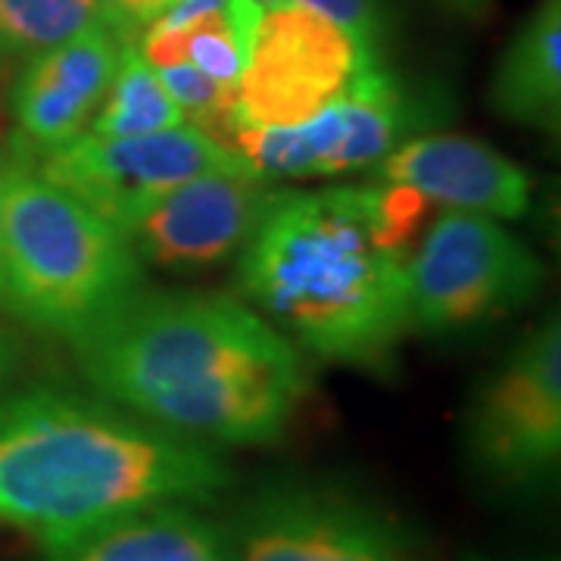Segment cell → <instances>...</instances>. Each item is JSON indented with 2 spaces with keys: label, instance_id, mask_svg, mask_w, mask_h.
<instances>
[{
  "label": "cell",
  "instance_id": "obj_20",
  "mask_svg": "<svg viewBox=\"0 0 561 561\" xmlns=\"http://www.w3.org/2000/svg\"><path fill=\"white\" fill-rule=\"evenodd\" d=\"M20 362H22L20 337H16L7 324H0V393L7 390V383L13 381V375L20 371Z\"/></svg>",
  "mask_w": 561,
  "mask_h": 561
},
{
  "label": "cell",
  "instance_id": "obj_6",
  "mask_svg": "<svg viewBox=\"0 0 561 561\" xmlns=\"http://www.w3.org/2000/svg\"><path fill=\"white\" fill-rule=\"evenodd\" d=\"M228 534L234 561H434L397 512L324 478L260 483Z\"/></svg>",
  "mask_w": 561,
  "mask_h": 561
},
{
  "label": "cell",
  "instance_id": "obj_16",
  "mask_svg": "<svg viewBox=\"0 0 561 561\" xmlns=\"http://www.w3.org/2000/svg\"><path fill=\"white\" fill-rule=\"evenodd\" d=\"M175 125H184L179 103L162 84L160 72L140 57L135 41H125L119 66L88 131L101 138H128L165 131Z\"/></svg>",
  "mask_w": 561,
  "mask_h": 561
},
{
  "label": "cell",
  "instance_id": "obj_12",
  "mask_svg": "<svg viewBox=\"0 0 561 561\" xmlns=\"http://www.w3.org/2000/svg\"><path fill=\"white\" fill-rule=\"evenodd\" d=\"M122 44L110 28L91 25L76 38L28 57L10 91L13 135L7 150L32 162L81 138L106 98Z\"/></svg>",
  "mask_w": 561,
  "mask_h": 561
},
{
  "label": "cell",
  "instance_id": "obj_19",
  "mask_svg": "<svg viewBox=\"0 0 561 561\" xmlns=\"http://www.w3.org/2000/svg\"><path fill=\"white\" fill-rule=\"evenodd\" d=\"M101 25L119 41H138V35L157 20L153 0H94Z\"/></svg>",
  "mask_w": 561,
  "mask_h": 561
},
{
  "label": "cell",
  "instance_id": "obj_10",
  "mask_svg": "<svg viewBox=\"0 0 561 561\" xmlns=\"http://www.w3.org/2000/svg\"><path fill=\"white\" fill-rule=\"evenodd\" d=\"M28 165L88 203L119 231L184 181L221 169H250L238 153L187 122L128 138H101L84 131L66 147L41 153Z\"/></svg>",
  "mask_w": 561,
  "mask_h": 561
},
{
  "label": "cell",
  "instance_id": "obj_18",
  "mask_svg": "<svg viewBox=\"0 0 561 561\" xmlns=\"http://www.w3.org/2000/svg\"><path fill=\"white\" fill-rule=\"evenodd\" d=\"M341 25L353 38L378 54L383 38V0H294Z\"/></svg>",
  "mask_w": 561,
  "mask_h": 561
},
{
  "label": "cell",
  "instance_id": "obj_26",
  "mask_svg": "<svg viewBox=\"0 0 561 561\" xmlns=\"http://www.w3.org/2000/svg\"><path fill=\"white\" fill-rule=\"evenodd\" d=\"M0 66H3V60H0Z\"/></svg>",
  "mask_w": 561,
  "mask_h": 561
},
{
  "label": "cell",
  "instance_id": "obj_2",
  "mask_svg": "<svg viewBox=\"0 0 561 561\" xmlns=\"http://www.w3.org/2000/svg\"><path fill=\"white\" fill-rule=\"evenodd\" d=\"M234 483L219 446L62 387L0 393V524L44 546L144 505H209Z\"/></svg>",
  "mask_w": 561,
  "mask_h": 561
},
{
  "label": "cell",
  "instance_id": "obj_9",
  "mask_svg": "<svg viewBox=\"0 0 561 561\" xmlns=\"http://www.w3.org/2000/svg\"><path fill=\"white\" fill-rule=\"evenodd\" d=\"M375 62L378 54L302 3L262 10L238 81V116L253 128L302 125Z\"/></svg>",
  "mask_w": 561,
  "mask_h": 561
},
{
  "label": "cell",
  "instance_id": "obj_17",
  "mask_svg": "<svg viewBox=\"0 0 561 561\" xmlns=\"http://www.w3.org/2000/svg\"><path fill=\"white\" fill-rule=\"evenodd\" d=\"M101 25L94 0H0V60H28Z\"/></svg>",
  "mask_w": 561,
  "mask_h": 561
},
{
  "label": "cell",
  "instance_id": "obj_11",
  "mask_svg": "<svg viewBox=\"0 0 561 561\" xmlns=\"http://www.w3.org/2000/svg\"><path fill=\"white\" fill-rule=\"evenodd\" d=\"M280 191L253 169L206 172L150 203L122 234L144 265L162 272L213 268L241 253Z\"/></svg>",
  "mask_w": 561,
  "mask_h": 561
},
{
  "label": "cell",
  "instance_id": "obj_24",
  "mask_svg": "<svg viewBox=\"0 0 561 561\" xmlns=\"http://www.w3.org/2000/svg\"><path fill=\"white\" fill-rule=\"evenodd\" d=\"M262 10H272V7H280V3H290V0H256Z\"/></svg>",
  "mask_w": 561,
  "mask_h": 561
},
{
  "label": "cell",
  "instance_id": "obj_15",
  "mask_svg": "<svg viewBox=\"0 0 561 561\" xmlns=\"http://www.w3.org/2000/svg\"><path fill=\"white\" fill-rule=\"evenodd\" d=\"M502 119L556 135L561 125V0H540L502 50L490 81Z\"/></svg>",
  "mask_w": 561,
  "mask_h": 561
},
{
  "label": "cell",
  "instance_id": "obj_25",
  "mask_svg": "<svg viewBox=\"0 0 561 561\" xmlns=\"http://www.w3.org/2000/svg\"><path fill=\"white\" fill-rule=\"evenodd\" d=\"M0 181H3V150H0ZM0 297H3V265H0Z\"/></svg>",
  "mask_w": 561,
  "mask_h": 561
},
{
  "label": "cell",
  "instance_id": "obj_22",
  "mask_svg": "<svg viewBox=\"0 0 561 561\" xmlns=\"http://www.w3.org/2000/svg\"><path fill=\"white\" fill-rule=\"evenodd\" d=\"M468 561H542V559H486V556H471Z\"/></svg>",
  "mask_w": 561,
  "mask_h": 561
},
{
  "label": "cell",
  "instance_id": "obj_4",
  "mask_svg": "<svg viewBox=\"0 0 561 561\" xmlns=\"http://www.w3.org/2000/svg\"><path fill=\"white\" fill-rule=\"evenodd\" d=\"M0 306L25 328L76 341L144 287L119 228L3 147Z\"/></svg>",
  "mask_w": 561,
  "mask_h": 561
},
{
  "label": "cell",
  "instance_id": "obj_21",
  "mask_svg": "<svg viewBox=\"0 0 561 561\" xmlns=\"http://www.w3.org/2000/svg\"><path fill=\"white\" fill-rule=\"evenodd\" d=\"M453 10H459L465 16H481L483 10L490 7V0H446Z\"/></svg>",
  "mask_w": 561,
  "mask_h": 561
},
{
  "label": "cell",
  "instance_id": "obj_14",
  "mask_svg": "<svg viewBox=\"0 0 561 561\" xmlns=\"http://www.w3.org/2000/svg\"><path fill=\"white\" fill-rule=\"evenodd\" d=\"M44 561H234V549L228 524L203 505L160 502L44 546Z\"/></svg>",
  "mask_w": 561,
  "mask_h": 561
},
{
  "label": "cell",
  "instance_id": "obj_3",
  "mask_svg": "<svg viewBox=\"0 0 561 561\" xmlns=\"http://www.w3.org/2000/svg\"><path fill=\"white\" fill-rule=\"evenodd\" d=\"M238 256L241 294L300 353L393 368L412 331L409 253L381 234L371 184L280 191Z\"/></svg>",
  "mask_w": 561,
  "mask_h": 561
},
{
  "label": "cell",
  "instance_id": "obj_23",
  "mask_svg": "<svg viewBox=\"0 0 561 561\" xmlns=\"http://www.w3.org/2000/svg\"><path fill=\"white\" fill-rule=\"evenodd\" d=\"M172 3H175V0H153V10H157V16H160L162 10H169Z\"/></svg>",
  "mask_w": 561,
  "mask_h": 561
},
{
  "label": "cell",
  "instance_id": "obj_13",
  "mask_svg": "<svg viewBox=\"0 0 561 561\" xmlns=\"http://www.w3.org/2000/svg\"><path fill=\"white\" fill-rule=\"evenodd\" d=\"M378 181L415 187L427 203L493 219H522L530 179L496 147L461 135H415L378 162Z\"/></svg>",
  "mask_w": 561,
  "mask_h": 561
},
{
  "label": "cell",
  "instance_id": "obj_8",
  "mask_svg": "<svg viewBox=\"0 0 561 561\" xmlns=\"http://www.w3.org/2000/svg\"><path fill=\"white\" fill-rule=\"evenodd\" d=\"M542 280L540 256L500 219L449 209L409 260L412 331L431 337L481 331L524 309Z\"/></svg>",
  "mask_w": 561,
  "mask_h": 561
},
{
  "label": "cell",
  "instance_id": "obj_5",
  "mask_svg": "<svg viewBox=\"0 0 561 561\" xmlns=\"http://www.w3.org/2000/svg\"><path fill=\"white\" fill-rule=\"evenodd\" d=\"M465 459L474 478L508 500L546 493L561 461L559 312L524 337L478 387L465 412Z\"/></svg>",
  "mask_w": 561,
  "mask_h": 561
},
{
  "label": "cell",
  "instance_id": "obj_1",
  "mask_svg": "<svg viewBox=\"0 0 561 561\" xmlns=\"http://www.w3.org/2000/svg\"><path fill=\"white\" fill-rule=\"evenodd\" d=\"M72 353L101 397L213 446L284 440L309 393L300 350L221 294L140 287Z\"/></svg>",
  "mask_w": 561,
  "mask_h": 561
},
{
  "label": "cell",
  "instance_id": "obj_7",
  "mask_svg": "<svg viewBox=\"0 0 561 561\" xmlns=\"http://www.w3.org/2000/svg\"><path fill=\"white\" fill-rule=\"evenodd\" d=\"M449 116V101L427 88H412L375 62L353 88L324 106L316 119L294 128L238 125L234 153L262 179L343 175L378 162Z\"/></svg>",
  "mask_w": 561,
  "mask_h": 561
}]
</instances>
